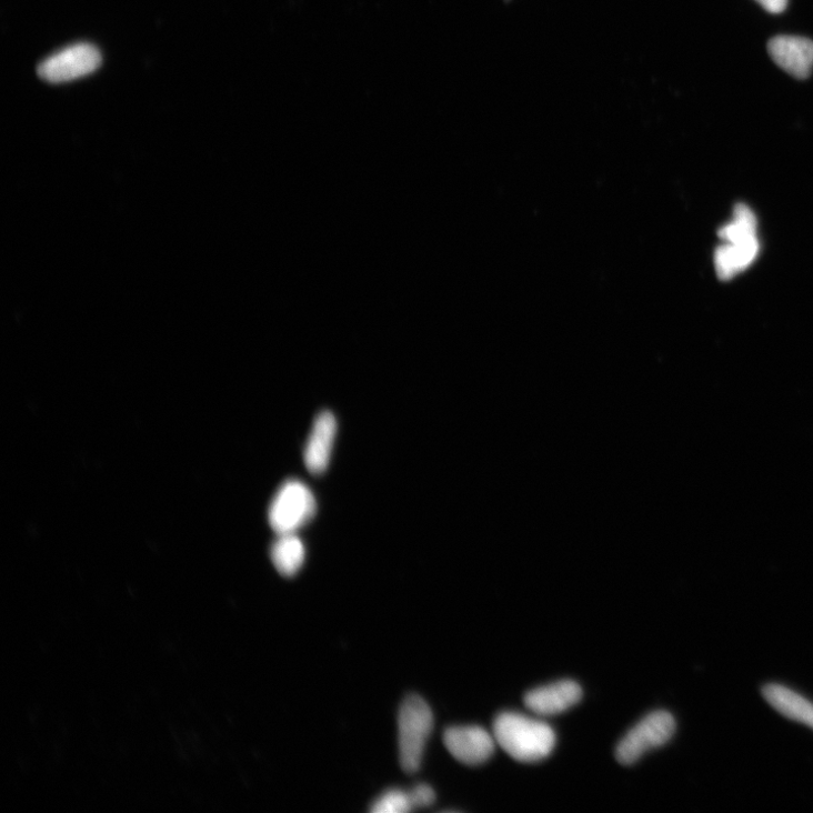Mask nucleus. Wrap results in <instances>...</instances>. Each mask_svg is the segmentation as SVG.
<instances>
[{"label":"nucleus","mask_w":813,"mask_h":813,"mask_svg":"<svg viewBox=\"0 0 813 813\" xmlns=\"http://www.w3.org/2000/svg\"><path fill=\"white\" fill-rule=\"evenodd\" d=\"M763 696L783 716L813 729V704L797 693L770 684L763 689Z\"/></svg>","instance_id":"obj_11"},{"label":"nucleus","mask_w":813,"mask_h":813,"mask_svg":"<svg viewBox=\"0 0 813 813\" xmlns=\"http://www.w3.org/2000/svg\"><path fill=\"white\" fill-rule=\"evenodd\" d=\"M444 744L460 763L476 766L494 755L496 740L481 726H452L444 732Z\"/></svg>","instance_id":"obj_7"},{"label":"nucleus","mask_w":813,"mask_h":813,"mask_svg":"<svg viewBox=\"0 0 813 813\" xmlns=\"http://www.w3.org/2000/svg\"><path fill=\"white\" fill-rule=\"evenodd\" d=\"M756 230V218L751 209L737 205L732 221L719 233L723 244L715 252V269L721 280L734 278L755 260L760 251Z\"/></svg>","instance_id":"obj_2"},{"label":"nucleus","mask_w":813,"mask_h":813,"mask_svg":"<svg viewBox=\"0 0 813 813\" xmlns=\"http://www.w3.org/2000/svg\"><path fill=\"white\" fill-rule=\"evenodd\" d=\"M756 2L772 14L782 13L787 6V0H756Z\"/></svg>","instance_id":"obj_15"},{"label":"nucleus","mask_w":813,"mask_h":813,"mask_svg":"<svg viewBox=\"0 0 813 813\" xmlns=\"http://www.w3.org/2000/svg\"><path fill=\"white\" fill-rule=\"evenodd\" d=\"M270 558L281 574L292 576L298 573L305 560L303 541L297 533L279 534L271 546Z\"/></svg>","instance_id":"obj_12"},{"label":"nucleus","mask_w":813,"mask_h":813,"mask_svg":"<svg viewBox=\"0 0 813 813\" xmlns=\"http://www.w3.org/2000/svg\"><path fill=\"white\" fill-rule=\"evenodd\" d=\"M99 49L90 43L67 47L38 66V76L49 83L71 82L92 74L101 66Z\"/></svg>","instance_id":"obj_6"},{"label":"nucleus","mask_w":813,"mask_h":813,"mask_svg":"<svg viewBox=\"0 0 813 813\" xmlns=\"http://www.w3.org/2000/svg\"><path fill=\"white\" fill-rule=\"evenodd\" d=\"M410 797L413 809H422L431 806L435 802L436 796L431 786L421 784L413 789L410 793Z\"/></svg>","instance_id":"obj_14"},{"label":"nucleus","mask_w":813,"mask_h":813,"mask_svg":"<svg viewBox=\"0 0 813 813\" xmlns=\"http://www.w3.org/2000/svg\"><path fill=\"white\" fill-rule=\"evenodd\" d=\"M412 810L410 793L400 790L388 791L370 809L372 813H405Z\"/></svg>","instance_id":"obj_13"},{"label":"nucleus","mask_w":813,"mask_h":813,"mask_svg":"<svg viewBox=\"0 0 813 813\" xmlns=\"http://www.w3.org/2000/svg\"><path fill=\"white\" fill-rule=\"evenodd\" d=\"M583 696L581 686L573 681H561L532 690L524 696L525 706L540 716H552L566 712Z\"/></svg>","instance_id":"obj_9"},{"label":"nucleus","mask_w":813,"mask_h":813,"mask_svg":"<svg viewBox=\"0 0 813 813\" xmlns=\"http://www.w3.org/2000/svg\"><path fill=\"white\" fill-rule=\"evenodd\" d=\"M317 501L301 481H288L271 501L268 520L278 534L297 533L315 515Z\"/></svg>","instance_id":"obj_4"},{"label":"nucleus","mask_w":813,"mask_h":813,"mask_svg":"<svg viewBox=\"0 0 813 813\" xmlns=\"http://www.w3.org/2000/svg\"><path fill=\"white\" fill-rule=\"evenodd\" d=\"M337 428V420L332 413L324 411L317 416L303 453L304 463L311 473L321 474L328 469Z\"/></svg>","instance_id":"obj_10"},{"label":"nucleus","mask_w":813,"mask_h":813,"mask_svg":"<svg viewBox=\"0 0 813 813\" xmlns=\"http://www.w3.org/2000/svg\"><path fill=\"white\" fill-rule=\"evenodd\" d=\"M674 732L675 720L669 712H653L639 722L619 743L616 759L623 765H632L648 752L662 747Z\"/></svg>","instance_id":"obj_5"},{"label":"nucleus","mask_w":813,"mask_h":813,"mask_svg":"<svg viewBox=\"0 0 813 813\" xmlns=\"http://www.w3.org/2000/svg\"><path fill=\"white\" fill-rule=\"evenodd\" d=\"M769 52L777 66L795 79L804 80L813 68V41L792 36H780L769 43Z\"/></svg>","instance_id":"obj_8"},{"label":"nucleus","mask_w":813,"mask_h":813,"mask_svg":"<svg viewBox=\"0 0 813 813\" xmlns=\"http://www.w3.org/2000/svg\"><path fill=\"white\" fill-rule=\"evenodd\" d=\"M434 717L429 704L419 695L405 697L399 711V751L405 773L420 770Z\"/></svg>","instance_id":"obj_3"},{"label":"nucleus","mask_w":813,"mask_h":813,"mask_svg":"<svg viewBox=\"0 0 813 813\" xmlns=\"http://www.w3.org/2000/svg\"><path fill=\"white\" fill-rule=\"evenodd\" d=\"M493 734L500 747L521 763L544 761L556 744L551 725L514 712L502 713L495 719Z\"/></svg>","instance_id":"obj_1"}]
</instances>
